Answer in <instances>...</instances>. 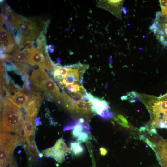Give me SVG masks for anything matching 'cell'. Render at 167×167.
Instances as JSON below:
<instances>
[{
    "mask_svg": "<svg viewBox=\"0 0 167 167\" xmlns=\"http://www.w3.org/2000/svg\"><path fill=\"white\" fill-rule=\"evenodd\" d=\"M118 118L120 119L122 121V122H123L127 125L128 124V123L127 120L122 115L120 114L118 115Z\"/></svg>",
    "mask_w": 167,
    "mask_h": 167,
    "instance_id": "20",
    "label": "cell"
},
{
    "mask_svg": "<svg viewBox=\"0 0 167 167\" xmlns=\"http://www.w3.org/2000/svg\"><path fill=\"white\" fill-rule=\"evenodd\" d=\"M136 93L134 92H131L127 94V95L123 96L121 97L122 100H127L128 99H131L129 101L131 103L135 102L133 99L136 97Z\"/></svg>",
    "mask_w": 167,
    "mask_h": 167,
    "instance_id": "18",
    "label": "cell"
},
{
    "mask_svg": "<svg viewBox=\"0 0 167 167\" xmlns=\"http://www.w3.org/2000/svg\"><path fill=\"white\" fill-rule=\"evenodd\" d=\"M88 67V65L81 63L68 65L66 75L57 81L59 86L71 93L84 95L87 92L83 85V76Z\"/></svg>",
    "mask_w": 167,
    "mask_h": 167,
    "instance_id": "2",
    "label": "cell"
},
{
    "mask_svg": "<svg viewBox=\"0 0 167 167\" xmlns=\"http://www.w3.org/2000/svg\"><path fill=\"white\" fill-rule=\"evenodd\" d=\"M89 134L86 131L83 132L77 139V141L80 143L85 142L89 139Z\"/></svg>",
    "mask_w": 167,
    "mask_h": 167,
    "instance_id": "16",
    "label": "cell"
},
{
    "mask_svg": "<svg viewBox=\"0 0 167 167\" xmlns=\"http://www.w3.org/2000/svg\"><path fill=\"white\" fill-rule=\"evenodd\" d=\"M161 9V15L163 16H166L167 15V0H159Z\"/></svg>",
    "mask_w": 167,
    "mask_h": 167,
    "instance_id": "17",
    "label": "cell"
},
{
    "mask_svg": "<svg viewBox=\"0 0 167 167\" xmlns=\"http://www.w3.org/2000/svg\"><path fill=\"white\" fill-rule=\"evenodd\" d=\"M28 63L32 66L35 64L38 65L43 68L47 69L43 49H33L31 51L30 57Z\"/></svg>",
    "mask_w": 167,
    "mask_h": 167,
    "instance_id": "8",
    "label": "cell"
},
{
    "mask_svg": "<svg viewBox=\"0 0 167 167\" xmlns=\"http://www.w3.org/2000/svg\"><path fill=\"white\" fill-rule=\"evenodd\" d=\"M99 150L102 156H105L107 153V151L106 148L101 147L100 148Z\"/></svg>",
    "mask_w": 167,
    "mask_h": 167,
    "instance_id": "21",
    "label": "cell"
},
{
    "mask_svg": "<svg viewBox=\"0 0 167 167\" xmlns=\"http://www.w3.org/2000/svg\"><path fill=\"white\" fill-rule=\"evenodd\" d=\"M149 30L152 32H154L156 34L158 30V27L155 22L150 26L149 27Z\"/></svg>",
    "mask_w": 167,
    "mask_h": 167,
    "instance_id": "19",
    "label": "cell"
},
{
    "mask_svg": "<svg viewBox=\"0 0 167 167\" xmlns=\"http://www.w3.org/2000/svg\"><path fill=\"white\" fill-rule=\"evenodd\" d=\"M122 10L124 14H126L128 12L129 10L126 8V7H123L122 8Z\"/></svg>",
    "mask_w": 167,
    "mask_h": 167,
    "instance_id": "22",
    "label": "cell"
},
{
    "mask_svg": "<svg viewBox=\"0 0 167 167\" xmlns=\"http://www.w3.org/2000/svg\"><path fill=\"white\" fill-rule=\"evenodd\" d=\"M118 123L124 127L126 128H129V126L128 125H126L123 122H119Z\"/></svg>",
    "mask_w": 167,
    "mask_h": 167,
    "instance_id": "23",
    "label": "cell"
},
{
    "mask_svg": "<svg viewBox=\"0 0 167 167\" xmlns=\"http://www.w3.org/2000/svg\"><path fill=\"white\" fill-rule=\"evenodd\" d=\"M150 131L153 133L156 134L157 133V132L156 130L155 129H151Z\"/></svg>",
    "mask_w": 167,
    "mask_h": 167,
    "instance_id": "25",
    "label": "cell"
},
{
    "mask_svg": "<svg viewBox=\"0 0 167 167\" xmlns=\"http://www.w3.org/2000/svg\"><path fill=\"white\" fill-rule=\"evenodd\" d=\"M53 51H54V49H51L50 50V52L51 53L53 52Z\"/></svg>",
    "mask_w": 167,
    "mask_h": 167,
    "instance_id": "27",
    "label": "cell"
},
{
    "mask_svg": "<svg viewBox=\"0 0 167 167\" xmlns=\"http://www.w3.org/2000/svg\"><path fill=\"white\" fill-rule=\"evenodd\" d=\"M31 51L24 50L19 51L18 49L15 51L12 57V59L16 62H28L31 55Z\"/></svg>",
    "mask_w": 167,
    "mask_h": 167,
    "instance_id": "11",
    "label": "cell"
},
{
    "mask_svg": "<svg viewBox=\"0 0 167 167\" xmlns=\"http://www.w3.org/2000/svg\"><path fill=\"white\" fill-rule=\"evenodd\" d=\"M81 143L77 141L70 143V150L74 155L79 156L83 153L84 148Z\"/></svg>",
    "mask_w": 167,
    "mask_h": 167,
    "instance_id": "14",
    "label": "cell"
},
{
    "mask_svg": "<svg viewBox=\"0 0 167 167\" xmlns=\"http://www.w3.org/2000/svg\"><path fill=\"white\" fill-rule=\"evenodd\" d=\"M17 143L16 138L10 133H1L0 167H6L14 161L13 152Z\"/></svg>",
    "mask_w": 167,
    "mask_h": 167,
    "instance_id": "4",
    "label": "cell"
},
{
    "mask_svg": "<svg viewBox=\"0 0 167 167\" xmlns=\"http://www.w3.org/2000/svg\"><path fill=\"white\" fill-rule=\"evenodd\" d=\"M124 1L99 0L96 6L110 12L117 18L121 19V11Z\"/></svg>",
    "mask_w": 167,
    "mask_h": 167,
    "instance_id": "7",
    "label": "cell"
},
{
    "mask_svg": "<svg viewBox=\"0 0 167 167\" xmlns=\"http://www.w3.org/2000/svg\"><path fill=\"white\" fill-rule=\"evenodd\" d=\"M87 100L84 99L75 100L73 104L71 111H75L78 113L84 115V107Z\"/></svg>",
    "mask_w": 167,
    "mask_h": 167,
    "instance_id": "13",
    "label": "cell"
},
{
    "mask_svg": "<svg viewBox=\"0 0 167 167\" xmlns=\"http://www.w3.org/2000/svg\"><path fill=\"white\" fill-rule=\"evenodd\" d=\"M1 105V131L14 132L16 136L24 137L22 131L24 120L19 108L7 99L2 101Z\"/></svg>",
    "mask_w": 167,
    "mask_h": 167,
    "instance_id": "1",
    "label": "cell"
},
{
    "mask_svg": "<svg viewBox=\"0 0 167 167\" xmlns=\"http://www.w3.org/2000/svg\"><path fill=\"white\" fill-rule=\"evenodd\" d=\"M113 118H114V119L116 121H119V120L117 118H116V117H113Z\"/></svg>",
    "mask_w": 167,
    "mask_h": 167,
    "instance_id": "26",
    "label": "cell"
},
{
    "mask_svg": "<svg viewBox=\"0 0 167 167\" xmlns=\"http://www.w3.org/2000/svg\"><path fill=\"white\" fill-rule=\"evenodd\" d=\"M30 79L34 87L39 91H43L44 95L62 104L63 97L56 83L51 78L45 70L41 68L33 69Z\"/></svg>",
    "mask_w": 167,
    "mask_h": 167,
    "instance_id": "3",
    "label": "cell"
},
{
    "mask_svg": "<svg viewBox=\"0 0 167 167\" xmlns=\"http://www.w3.org/2000/svg\"><path fill=\"white\" fill-rule=\"evenodd\" d=\"M9 167H16L15 164L14 163V161L9 165Z\"/></svg>",
    "mask_w": 167,
    "mask_h": 167,
    "instance_id": "24",
    "label": "cell"
},
{
    "mask_svg": "<svg viewBox=\"0 0 167 167\" xmlns=\"http://www.w3.org/2000/svg\"><path fill=\"white\" fill-rule=\"evenodd\" d=\"M39 108L33 97L31 95L25 107V118L34 119L37 115Z\"/></svg>",
    "mask_w": 167,
    "mask_h": 167,
    "instance_id": "9",
    "label": "cell"
},
{
    "mask_svg": "<svg viewBox=\"0 0 167 167\" xmlns=\"http://www.w3.org/2000/svg\"><path fill=\"white\" fill-rule=\"evenodd\" d=\"M42 152L46 156L53 158L59 163L64 160L66 153H71L70 149L62 138L59 139L53 147L44 150Z\"/></svg>",
    "mask_w": 167,
    "mask_h": 167,
    "instance_id": "6",
    "label": "cell"
},
{
    "mask_svg": "<svg viewBox=\"0 0 167 167\" xmlns=\"http://www.w3.org/2000/svg\"><path fill=\"white\" fill-rule=\"evenodd\" d=\"M4 20L6 23L9 24L14 27L15 24V16L11 10H6L3 15Z\"/></svg>",
    "mask_w": 167,
    "mask_h": 167,
    "instance_id": "15",
    "label": "cell"
},
{
    "mask_svg": "<svg viewBox=\"0 0 167 167\" xmlns=\"http://www.w3.org/2000/svg\"><path fill=\"white\" fill-rule=\"evenodd\" d=\"M34 119L25 118L23 126L24 137L25 142L30 137L34 136Z\"/></svg>",
    "mask_w": 167,
    "mask_h": 167,
    "instance_id": "10",
    "label": "cell"
},
{
    "mask_svg": "<svg viewBox=\"0 0 167 167\" xmlns=\"http://www.w3.org/2000/svg\"><path fill=\"white\" fill-rule=\"evenodd\" d=\"M28 145L25 147L26 151L31 156L37 157L38 152L34 139V137L30 138L26 142Z\"/></svg>",
    "mask_w": 167,
    "mask_h": 167,
    "instance_id": "12",
    "label": "cell"
},
{
    "mask_svg": "<svg viewBox=\"0 0 167 167\" xmlns=\"http://www.w3.org/2000/svg\"><path fill=\"white\" fill-rule=\"evenodd\" d=\"M85 98L86 100L91 102L94 113L105 119H109L113 117V113L108 110L110 107L106 101L102 98L95 97L90 93H88Z\"/></svg>",
    "mask_w": 167,
    "mask_h": 167,
    "instance_id": "5",
    "label": "cell"
}]
</instances>
